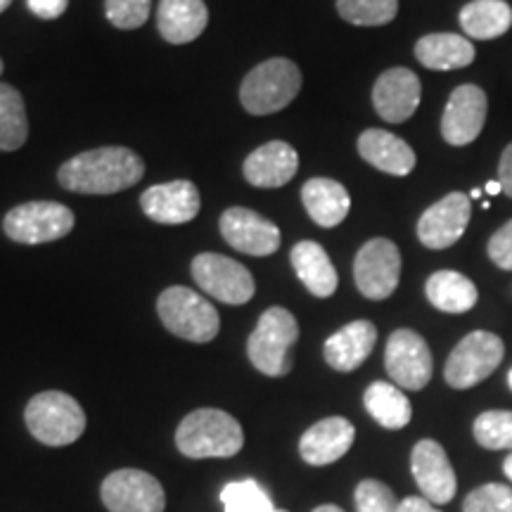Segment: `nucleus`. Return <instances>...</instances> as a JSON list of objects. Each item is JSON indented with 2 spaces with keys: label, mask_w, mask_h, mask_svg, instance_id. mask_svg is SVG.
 Returning <instances> with one entry per match:
<instances>
[{
  "label": "nucleus",
  "mask_w": 512,
  "mask_h": 512,
  "mask_svg": "<svg viewBox=\"0 0 512 512\" xmlns=\"http://www.w3.org/2000/svg\"><path fill=\"white\" fill-rule=\"evenodd\" d=\"M145 174V164L128 147L110 145L86 150L64 162L57 171V181L64 190L79 195H114L133 188Z\"/></svg>",
  "instance_id": "1"
},
{
  "label": "nucleus",
  "mask_w": 512,
  "mask_h": 512,
  "mask_svg": "<svg viewBox=\"0 0 512 512\" xmlns=\"http://www.w3.org/2000/svg\"><path fill=\"white\" fill-rule=\"evenodd\" d=\"M176 446L185 458H230L245 446V432L230 413L200 408L185 415L178 425Z\"/></svg>",
  "instance_id": "2"
},
{
  "label": "nucleus",
  "mask_w": 512,
  "mask_h": 512,
  "mask_svg": "<svg viewBox=\"0 0 512 512\" xmlns=\"http://www.w3.org/2000/svg\"><path fill=\"white\" fill-rule=\"evenodd\" d=\"M302 91V69L287 57L261 62L245 76L240 86L242 107L256 117L285 110Z\"/></svg>",
  "instance_id": "3"
},
{
  "label": "nucleus",
  "mask_w": 512,
  "mask_h": 512,
  "mask_svg": "<svg viewBox=\"0 0 512 512\" xmlns=\"http://www.w3.org/2000/svg\"><path fill=\"white\" fill-rule=\"evenodd\" d=\"M299 339L297 318L283 306H271L259 318L247 342L252 366L268 377H283L292 370L290 349Z\"/></svg>",
  "instance_id": "4"
},
{
  "label": "nucleus",
  "mask_w": 512,
  "mask_h": 512,
  "mask_svg": "<svg viewBox=\"0 0 512 512\" xmlns=\"http://www.w3.org/2000/svg\"><path fill=\"white\" fill-rule=\"evenodd\" d=\"M157 313L171 335L195 344H207L219 335L221 320L214 304L202 294L183 285H174L159 294Z\"/></svg>",
  "instance_id": "5"
},
{
  "label": "nucleus",
  "mask_w": 512,
  "mask_h": 512,
  "mask_svg": "<svg viewBox=\"0 0 512 512\" xmlns=\"http://www.w3.org/2000/svg\"><path fill=\"white\" fill-rule=\"evenodd\" d=\"M29 432L46 446H69L86 430V413L74 396L64 392H41L24 411Z\"/></svg>",
  "instance_id": "6"
},
{
  "label": "nucleus",
  "mask_w": 512,
  "mask_h": 512,
  "mask_svg": "<svg viewBox=\"0 0 512 512\" xmlns=\"http://www.w3.org/2000/svg\"><path fill=\"white\" fill-rule=\"evenodd\" d=\"M505 356L503 339L494 332L475 330L458 342V347L448 356L444 377L448 387L470 389L484 382L494 370L501 366Z\"/></svg>",
  "instance_id": "7"
},
{
  "label": "nucleus",
  "mask_w": 512,
  "mask_h": 512,
  "mask_svg": "<svg viewBox=\"0 0 512 512\" xmlns=\"http://www.w3.org/2000/svg\"><path fill=\"white\" fill-rule=\"evenodd\" d=\"M5 235L22 245H43L72 233L74 211L60 202H27L8 211Z\"/></svg>",
  "instance_id": "8"
},
{
  "label": "nucleus",
  "mask_w": 512,
  "mask_h": 512,
  "mask_svg": "<svg viewBox=\"0 0 512 512\" xmlns=\"http://www.w3.org/2000/svg\"><path fill=\"white\" fill-rule=\"evenodd\" d=\"M192 278L197 287L209 297L219 299L223 304L240 306L254 297V278L240 261L230 259L223 254H197L192 259Z\"/></svg>",
  "instance_id": "9"
},
{
  "label": "nucleus",
  "mask_w": 512,
  "mask_h": 512,
  "mask_svg": "<svg viewBox=\"0 0 512 512\" xmlns=\"http://www.w3.org/2000/svg\"><path fill=\"white\" fill-rule=\"evenodd\" d=\"M358 292L373 302L392 297L401 280V252L392 240L373 238L358 249L354 259Z\"/></svg>",
  "instance_id": "10"
},
{
  "label": "nucleus",
  "mask_w": 512,
  "mask_h": 512,
  "mask_svg": "<svg viewBox=\"0 0 512 512\" xmlns=\"http://www.w3.org/2000/svg\"><path fill=\"white\" fill-rule=\"evenodd\" d=\"M384 366L396 387L420 392L432 380V354L427 342L413 330H394L384 349Z\"/></svg>",
  "instance_id": "11"
},
{
  "label": "nucleus",
  "mask_w": 512,
  "mask_h": 512,
  "mask_svg": "<svg viewBox=\"0 0 512 512\" xmlns=\"http://www.w3.org/2000/svg\"><path fill=\"white\" fill-rule=\"evenodd\" d=\"M102 503L110 512H164L166 494L157 477L143 470H117L102 482Z\"/></svg>",
  "instance_id": "12"
},
{
  "label": "nucleus",
  "mask_w": 512,
  "mask_h": 512,
  "mask_svg": "<svg viewBox=\"0 0 512 512\" xmlns=\"http://www.w3.org/2000/svg\"><path fill=\"white\" fill-rule=\"evenodd\" d=\"M486 114H489V98L484 88L475 83H463L453 88L446 102L444 117H441V136L453 147L475 143L486 126Z\"/></svg>",
  "instance_id": "13"
},
{
  "label": "nucleus",
  "mask_w": 512,
  "mask_h": 512,
  "mask_svg": "<svg viewBox=\"0 0 512 512\" xmlns=\"http://www.w3.org/2000/svg\"><path fill=\"white\" fill-rule=\"evenodd\" d=\"M472 216L470 195L451 192L434 202L418 221V238L427 249H448L463 238Z\"/></svg>",
  "instance_id": "14"
},
{
  "label": "nucleus",
  "mask_w": 512,
  "mask_h": 512,
  "mask_svg": "<svg viewBox=\"0 0 512 512\" xmlns=\"http://www.w3.org/2000/svg\"><path fill=\"white\" fill-rule=\"evenodd\" d=\"M411 467L415 482H418L422 491V498H427L434 505H446L453 501L458 491V479L439 441H418L411 453Z\"/></svg>",
  "instance_id": "15"
},
{
  "label": "nucleus",
  "mask_w": 512,
  "mask_h": 512,
  "mask_svg": "<svg viewBox=\"0 0 512 512\" xmlns=\"http://www.w3.org/2000/svg\"><path fill=\"white\" fill-rule=\"evenodd\" d=\"M221 235L230 247L249 256H268L278 252L280 247V228L245 207H230L223 211Z\"/></svg>",
  "instance_id": "16"
},
{
  "label": "nucleus",
  "mask_w": 512,
  "mask_h": 512,
  "mask_svg": "<svg viewBox=\"0 0 512 512\" xmlns=\"http://www.w3.org/2000/svg\"><path fill=\"white\" fill-rule=\"evenodd\" d=\"M422 86L418 74L406 67H392L377 76L373 86V105L389 124H403L418 112Z\"/></svg>",
  "instance_id": "17"
},
{
  "label": "nucleus",
  "mask_w": 512,
  "mask_h": 512,
  "mask_svg": "<svg viewBox=\"0 0 512 512\" xmlns=\"http://www.w3.org/2000/svg\"><path fill=\"white\" fill-rule=\"evenodd\" d=\"M200 190L190 181H171L152 185L140 197V207L145 216L164 226H181L190 223L200 211Z\"/></svg>",
  "instance_id": "18"
},
{
  "label": "nucleus",
  "mask_w": 512,
  "mask_h": 512,
  "mask_svg": "<svg viewBox=\"0 0 512 512\" xmlns=\"http://www.w3.org/2000/svg\"><path fill=\"white\" fill-rule=\"evenodd\" d=\"M299 155L285 140H271V143L256 147L245 159L242 174L254 188H283L297 176Z\"/></svg>",
  "instance_id": "19"
},
{
  "label": "nucleus",
  "mask_w": 512,
  "mask_h": 512,
  "mask_svg": "<svg viewBox=\"0 0 512 512\" xmlns=\"http://www.w3.org/2000/svg\"><path fill=\"white\" fill-rule=\"evenodd\" d=\"M356 430L347 418H325L302 434L299 453L309 465H330L344 458L354 446Z\"/></svg>",
  "instance_id": "20"
},
{
  "label": "nucleus",
  "mask_w": 512,
  "mask_h": 512,
  "mask_svg": "<svg viewBox=\"0 0 512 512\" xmlns=\"http://www.w3.org/2000/svg\"><path fill=\"white\" fill-rule=\"evenodd\" d=\"M377 342V328L370 320H354L344 325L335 335L328 337L323 347V356L330 368L337 373H354L373 354Z\"/></svg>",
  "instance_id": "21"
},
{
  "label": "nucleus",
  "mask_w": 512,
  "mask_h": 512,
  "mask_svg": "<svg viewBox=\"0 0 512 512\" xmlns=\"http://www.w3.org/2000/svg\"><path fill=\"white\" fill-rule=\"evenodd\" d=\"M358 155L389 176H408L418 162L413 147L394 133L384 131V128H368L361 133Z\"/></svg>",
  "instance_id": "22"
},
{
  "label": "nucleus",
  "mask_w": 512,
  "mask_h": 512,
  "mask_svg": "<svg viewBox=\"0 0 512 512\" xmlns=\"http://www.w3.org/2000/svg\"><path fill=\"white\" fill-rule=\"evenodd\" d=\"M209 10L204 0H159L157 27L164 41L183 46L202 36L207 29Z\"/></svg>",
  "instance_id": "23"
},
{
  "label": "nucleus",
  "mask_w": 512,
  "mask_h": 512,
  "mask_svg": "<svg viewBox=\"0 0 512 512\" xmlns=\"http://www.w3.org/2000/svg\"><path fill=\"white\" fill-rule=\"evenodd\" d=\"M415 57L432 72H456L475 62L477 50L467 36L460 34H427L415 43Z\"/></svg>",
  "instance_id": "24"
},
{
  "label": "nucleus",
  "mask_w": 512,
  "mask_h": 512,
  "mask_svg": "<svg viewBox=\"0 0 512 512\" xmlns=\"http://www.w3.org/2000/svg\"><path fill=\"white\" fill-rule=\"evenodd\" d=\"M292 268L297 273V278L302 280L306 290H309L313 297L328 299L335 294L339 278L335 266H332L328 252L313 240H302L292 247L290 254Z\"/></svg>",
  "instance_id": "25"
},
{
  "label": "nucleus",
  "mask_w": 512,
  "mask_h": 512,
  "mask_svg": "<svg viewBox=\"0 0 512 512\" xmlns=\"http://www.w3.org/2000/svg\"><path fill=\"white\" fill-rule=\"evenodd\" d=\"M302 202L306 214L320 228H335L349 216L351 197L342 183L332 178H311L302 188Z\"/></svg>",
  "instance_id": "26"
},
{
  "label": "nucleus",
  "mask_w": 512,
  "mask_h": 512,
  "mask_svg": "<svg viewBox=\"0 0 512 512\" xmlns=\"http://www.w3.org/2000/svg\"><path fill=\"white\" fill-rule=\"evenodd\" d=\"M427 299L444 313H467L477 306L479 292L470 278L458 271H437L427 278Z\"/></svg>",
  "instance_id": "27"
},
{
  "label": "nucleus",
  "mask_w": 512,
  "mask_h": 512,
  "mask_svg": "<svg viewBox=\"0 0 512 512\" xmlns=\"http://www.w3.org/2000/svg\"><path fill=\"white\" fill-rule=\"evenodd\" d=\"M460 29L475 41H494L512 27V8L505 0H472L460 10Z\"/></svg>",
  "instance_id": "28"
},
{
  "label": "nucleus",
  "mask_w": 512,
  "mask_h": 512,
  "mask_svg": "<svg viewBox=\"0 0 512 512\" xmlns=\"http://www.w3.org/2000/svg\"><path fill=\"white\" fill-rule=\"evenodd\" d=\"M363 403L377 425L384 430H403L413 418V406L408 396L392 382H373L363 394Z\"/></svg>",
  "instance_id": "29"
},
{
  "label": "nucleus",
  "mask_w": 512,
  "mask_h": 512,
  "mask_svg": "<svg viewBox=\"0 0 512 512\" xmlns=\"http://www.w3.org/2000/svg\"><path fill=\"white\" fill-rule=\"evenodd\" d=\"M29 119L22 93L0 83V152H15L27 143Z\"/></svg>",
  "instance_id": "30"
},
{
  "label": "nucleus",
  "mask_w": 512,
  "mask_h": 512,
  "mask_svg": "<svg viewBox=\"0 0 512 512\" xmlns=\"http://www.w3.org/2000/svg\"><path fill=\"white\" fill-rule=\"evenodd\" d=\"M337 12L356 27H384L399 15V0H337Z\"/></svg>",
  "instance_id": "31"
},
{
  "label": "nucleus",
  "mask_w": 512,
  "mask_h": 512,
  "mask_svg": "<svg viewBox=\"0 0 512 512\" xmlns=\"http://www.w3.org/2000/svg\"><path fill=\"white\" fill-rule=\"evenodd\" d=\"M221 503L226 512H275L271 496L266 494L264 486L254 479L245 482H230L223 486Z\"/></svg>",
  "instance_id": "32"
},
{
  "label": "nucleus",
  "mask_w": 512,
  "mask_h": 512,
  "mask_svg": "<svg viewBox=\"0 0 512 512\" xmlns=\"http://www.w3.org/2000/svg\"><path fill=\"white\" fill-rule=\"evenodd\" d=\"M475 439L489 451H512V411H486L475 420Z\"/></svg>",
  "instance_id": "33"
},
{
  "label": "nucleus",
  "mask_w": 512,
  "mask_h": 512,
  "mask_svg": "<svg viewBox=\"0 0 512 512\" xmlns=\"http://www.w3.org/2000/svg\"><path fill=\"white\" fill-rule=\"evenodd\" d=\"M463 512H512V489L505 484H484L470 491Z\"/></svg>",
  "instance_id": "34"
},
{
  "label": "nucleus",
  "mask_w": 512,
  "mask_h": 512,
  "mask_svg": "<svg viewBox=\"0 0 512 512\" xmlns=\"http://www.w3.org/2000/svg\"><path fill=\"white\" fill-rule=\"evenodd\" d=\"M356 512H399V501L394 491L377 479H363L356 486Z\"/></svg>",
  "instance_id": "35"
},
{
  "label": "nucleus",
  "mask_w": 512,
  "mask_h": 512,
  "mask_svg": "<svg viewBox=\"0 0 512 512\" xmlns=\"http://www.w3.org/2000/svg\"><path fill=\"white\" fill-rule=\"evenodd\" d=\"M152 0H105V15L117 29L131 31L143 27L150 17Z\"/></svg>",
  "instance_id": "36"
},
{
  "label": "nucleus",
  "mask_w": 512,
  "mask_h": 512,
  "mask_svg": "<svg viewBox=\"0 0 512 512\" xmlns=\"http://www.w3.org/2000/svg\"><path fill=\"white\" fill-rule=\"evenodd\" d=\"M489 259L503 271H512V219L496 230L486 245Z\"/></svg>",
  "instance_id": "37"
},
{
  "label": "nucleus",
  "mask_w": 512,
  "mask_h": 512,
  "mask_svg": "<svg viewBox=\"0 0 512 512\" xmlns=\"http://www.w3.org/2000/svg\"><path fill=\"white\" fill-rule=\"evenodd\" d=\"M29 10L41 19H57L69 8V0H27Z\"/></svg>",
  "instance_id": "38"
},
{
  "label": "nucleus",
  "mask_w": 512,
  "mask_h": 512,
  "mask_svg": "<svg viewBox=\"0 0 512 512\" xmlns=\"http://www.w3.org/2000/svg\"><path fill=\"white\" fill-rule=\"evenodd\" d=\"M496 181L501 183L505 195L512 197V143L505 145L501 162H498V178H496Z\"/></svg>",
  "instance_id": "39"
},
{
  "label": "nucleus",
  "mask_w": 512,
  "mask_h": 512,
  "mask_svg": "<svg viewBox=\"0 0 512 512\" xmlns=\"http://www.w3.org/2000/svg\"><path fill=\"white\" fill-rule=\"evenodd\" d=\"M399 512H441L434 508V503L420 496H408L399 503Z\"/></svg>",
  "instance_id": "40"
},
{
  "label": "nucleus",
  "mask_w": 512,
  "mask_h": 512,
  "mask_svg": "<svg viewBox=\"0 0 512 512\" xmlns=\"http://www.w3.org/2000/svg\"><path fill=\"white\" fill-rule=\"evenodd\" d=\"M484 190H486V192H489V195H491V197H494V195H501V192H503V188H501V183H498V181H489V183H486V185H484Z\"/></svg>",
  "instance_id": "41"
},
{
  "label": "nucleus",
  "mask_w": 512,
  "mask_h": 512,
  "mask_svg": "<svg viewBox=\"0 0 512 512\" xmlns=\"http://www.w3.org/2000/svg\"><path fill=\"white\" fill-rule=\"evenodd\" d=\"M503 472H505V477H508L510 482H512V453H510L508 458H505V463H503Z\"/></svg>",
  "instance_id": "42"
},
{
  "label": "nucleus",
  "mask_w": 512,
  "mask_h": 512,
  "mask_svg": "<svg viewBox=\"0 0 512 512\" xmlns=\"http://www.w3.org/2000/svg\"><path fill=\"white\" fill-rule=\"evenodd\" d=\"M313 512H344L342 508H337V505H318Z\"/></svg>",
  "instance_id": "43"
},
{
  "label": "nucleus",
  "mask_w": 512,
  "mask_h": 512,
  "mask_svg": "<svg viewBox=\"0 0 512 512\" xmlns=\"http://www.w3.org/2000/svg\"><path fill=\"white\" fill-rule=\"evenodd\" d=\"M482 188H472V192H470V200H479V197H482Z\"/></svg>",
  "instance_id": "44"
},
{
  "label": "nucleus",
  "mask_w": 512,
  "mask_h": 512,
  "mask_svg": "<svg viewBox=\"0 0 512 512\" xmlns=\"http://www.w3.org/2000/svg\"><path fill=\"white\" fill-rule=\"evenodd\" d=\"M10 3H12V0H0V15H3V12L10 8Z\"/></svg>",
  "instance_id": "45"
},
{
  "label": "nucleus",
  "mask_w": 512,
  "mask_h": 512,
  "mask_svg": "<svg viewBox=\"0 0 512 512\" xmlns=\"http://www.w3.org/2000/svg\"><path fill=\"white\" fill-rule=\"evenodd\" d=\"M508 387L512 389V370H510V373H508Z\"/></svg>",
  "instance_id": "46"
},
{
  "label": "nucleus",
  "mask_w": 512,
  "mask_h": 512,
  "mask_svg": "<svg viewBox=\"0 0 512 512\" xmlns=\"http://www.w3.org/2000/svg\"><path fill=\"white\" fill-rule=\"evenodd\" d=\"M0 74H3V60H0Z\"/></svg>",
  "instance_id": "47"
},
{
  "label": "nucleus",
  "mask_w": 512,
  "mask_h": 512,
  "mask_svg": "<svg viewBox=\"0 0 512 512\" xmlns=\"http://www.w3.org/2000/svg\"><path fill=\"white\" fill-rule=\"evenodd\" d=\"M275 512H287V510H275Z\"/></svg>",
  "instance_id": "48"
}]
</instances>
